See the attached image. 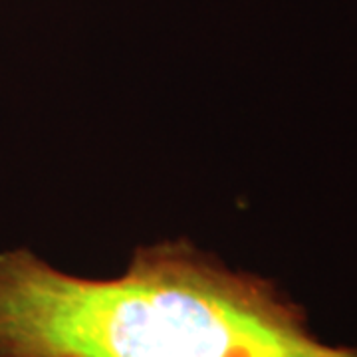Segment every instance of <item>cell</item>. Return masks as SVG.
Listing matches in <instances>:
<instances>
[{
	"label": "cell",
	"mask_w": 357,
	"mask_h": 357,
	"mask_svg": "<svg viewBox=\"0 0 357 357\" xmlns=\"http://www.w3.org/2000/svg\"><path fill=\"white\" fill-rule=\"evenodd\" d=\"M0 357H357L319 342L276 284L185 241L143 246L115 278L0 252Z\"/></svg>",
	"instance_id": "1"
}]
</instances>
